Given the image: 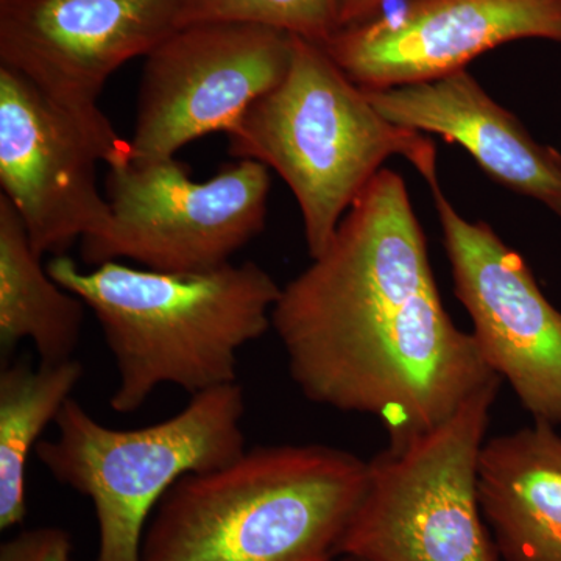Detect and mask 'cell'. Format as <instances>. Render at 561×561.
Returning <instances> with one entry per match:
<instances>
[{
  "label": "cell",
  "mask_w": 561,
  "mask_h": 561,
  "mask_svg": "<svg viewBox=\"0 0 561 561\" xmlns=\"http://www.w3.org/2000/svg\"><path fill=\"white\" fill-rule=\"evenodd\" d=\"M272 328L302 397L373 416L389 445L434 430L501 379L443 308L408 187L389 169L280 289Z\"/></svg>",
  "instance_id": "6da1fadb"
},
{
  "label": "cell",
  "mask_w": 561,
  "mask_h": 561,
  "mask_svg": "<svg viewBox=\"0 0 561 561\" xmlns=\"http://www.w3.org/2000/svg\"><path fill=\"white\" fill-rule=\"evenodd\" d=\"M47 272L101 324L116 364L110 405L138 411L164 383L191 394L238 382L239 351L272 328L280 289L254 262L165 273L105 262L81 271L54 256Z\"/></svg>",
  "instance_id": "7a4b0ae2"
},
{
  "label": "cell",
  "mask_w": 561,
  "mask_h": 561,
  "mask_svg": "<svg viewBox=\"0 0 561 561\" xmlns=\"http://www.w3.org/2000/svg\"><path fill=\"white\" fill-rule=\"evenodd\" d=\"M368 461L327 445L247 449L186 474L144 531L140 561H334Z\"/></svg>",
  "instance_id": "3957f363"
},
{
  "label": "cell",
  "mask_w": 561,
  "mask_h": 561,
  "mask_svg": "<svg viewBox=\"0 0 561 561\" xmlns=\"http://www.w3.org/2000/svg\"><path fill=\"white\" fill-rule=\"evenodd\" d=\"M291 44L286 76L227 131L228 149L286 181L316 260L383 162L405 158L431 187L437 150L423 133L387 121L323 46L298 36Z\"/></svg>",
  "instance_id": "277c9868"
},
{
  "label": "cell",
  "mask_w": 561,
  "mask_h": 561,
  "mask_svg": "<svg viewBox=\"0 0 561 561\" xmlns=\"http://www.w3.org/2000/svg\"><path fill=\"white\" fill-rule=\"evenodd\" d=\"M243 415L238 382L192 394L171 419L131 431L111 430L69 398L54 423L57 440L39 442L35 451L58 482L94 505L95 561H140L144 531L173 483L247 451Z\"/></svg>",
  "instance_id": "5b68a950"
},
{
  "label": "cell",
  "mask_w": 561,
  "mask_h": 561,
  "mask_svg": "<svg viewBox=\"0 0 561 561\" xmlns=\"http://www.w3.org/2000/svg\"><path fill=\"white\" fill-rule=\"evenodd\" d=\"M501 379L434 430L368 460L339 559L501 561L479 504V457Z\"/></svg>",
  "instance_id": "8992f818"
},
{
  "label": "cell",
  "mask_w": 561,
  "mask_h": 561,
  "mask_svg": "<svg viewBox=\"0 0 561 561\" xmlns=\"http://www.w3.org/2000/svg\"><path fill=\"white\" fill-rule=\"evenodd\" d=\"M271 190V172L251 160L208 181L191 180L175 158L110 168V221L80 241L81 260L94 267L128 260L154 272L214 271L264 230Z\"/></svg>",
  "instance_id": "52a82bcc"
},
{
  "label": "cell",
  "mask_w": 561,
  "mask_h": 561,
  "mask_svg": "<svg viewBox=\"0 0 561 561\" xmlns=\"http://www.w3.org/2000/svg\"><path fill=\"white\" fill-rule=\"evenodd\" d=\"M183 0H0V66L77 122L108 168L133 161L99 108L110 77L179 28Z\"/></svg>",
  "instance_id": "ba28073f"
},
{
  "label": "cell",
  "mask_w": 561,
  "mask_h": 561,
  "mask_svg": "<svg viewBox=\"0 0 561 561\" xmlns=\"http://www.w3.org/2000/svg\"><path fill=\"white\" fill-rule=\"evenodd\" d=\"M291 35L243 22L176 28L146 57L133 162L169 160L232 125L289 69Z\"/></svg>",
  "instance_id": "9c48e42d"
},
{
  "label": "cell",
  "mask_w": 561,
  "mask_h": 561,
  "mask_svg": "<svg viewBox=\"0 0 561 561\" xmlns=\"http://www.w3.org/2000/svg\"><path fill=\"white\" fill-rule=\"evenodd\" d=\"M451 264L483 359L534 421L561 426V311L542 294L522 254L485 221H471L431 186Z\"/></svg>",
  "instance_id": "30bf717a"
},
{
  "label": "cell",
  "mask_w": 561,
  "mask_h": 561,
  "mask_svg": "<svg viewBox=\"0 0 561 561\" xmlns=\"http://www.w3.org/2000/svg\"><path fill=\"white\" fill-rule=\"evenodd\" d=\"M561 43V0H408L321 44L362 90L442 79L505 43Z\"/></svg>",
  "instance_id": "8fae6325"
},
{
  "label": "cell",
  "mask_w": 561,
  "mask_h": 561,
  "mask_svg": "<svg viewBox=\"0 0 561 561\" xmlns=\"http://www.w3.org/2000/svg\"><path fill=\"white\" fill-rule=\"evenodd\" d=\"M101 151L77 122L16 70L0 66V184L38 256H62L105 230Z\"/></svg>",
  "instance_id": "7c38bea8"
},
{
  "label": "cell",
  "mask_w": 561,
  "mask_h": 561,
  "mask_svg": "<svg viewBox=\"0 0 561 561\" xmlns=\"http://www.w3.org/2000/svg\"><path fill=\"white\" fill-rule=\"evenodd\" d=\"M364 91L391 124L457 144L496 183L561 217L560 151L531 138L467 69L437 80Z\"/></svg>",
  "instance_id": "4fadbf2b"
},
{
  "label": "cell",
  "mask_w": 561,
  "mask_h": 561,
  "mask_svg": "<svg viewBox=\"0 0 561 561\" xmlns=\"http://www.w3.org/2000/svg\"><path fill=\"white\" fill-rule=\"evenodd\" d=\"M479 504L501 561H561V434L552 424L483 445Z\"/></svg>",
  "instance_id": "5bb4252c"
},
{
  "label": "cell",
  "mask_w": 561,
  "mask_h": 561,
  "mask_svg": "<svg viewBox=\"0 0 561 561\" xmlns=\"http://www.w3.org/2000/svg\"><path fill=\"white\" fill-rule=\"evenodd\" d=\"M87 305L62 289L33 250L20 214L0 195V346L31 341L44 364L72 359Z\"/></svg>",
  "instance_id": "9a60e30c"
},
{
  "label": "cell",
  "mask_w": 561,
  "mask_h": 561,
  "mask_svg": "<svg viewBox=\"0 0 561 561\" xmlns=\"http://www.w3.org/2000/svg\"><path fill=\"white\" fill-rule=\"evenodd\" d=\"M80 360H20L0 375V529L20 526L27 515L25 463L41 435L55 423L62 405L83 378Z\"/></svg>",
  "instance_id": "2e32d148"
},
{
  "label": "cell",
  "mask_w": 561,
  "mask_h": 561,
  "mask_svg": "<svg viewBox=\"0 0 561 561\" xmlns=\"http://www.w3.org/2000/svg\"><path fill=\"white\" fill-rule=\"evenodd\" d=\"M206 22L264 25L321 46L339 31V0H183L179 28Z\"/></svg>",
  "instance_id": "e0dca14e"
},
{
  "label": "cell",
  "mask_w": 561,
  "mask_h": 561,
  "mask_svg": "<svg viewBox=\"0 0 561 561\" xmlns=\"http://www.w3.org/2000/svg\"><path fill=\"white\" fill-rule=\"evenodd\" d=\"M73 541L61 527L24 530L0 546V561H70Z\"/></svg>",
  "instance_id": "ac0fdd59"
},
{
  "label": "cell",
  "mask_w": 561,
  "mask_h": 561,
  "mask_svg": "<svg viewBox=\"0 0 561 561\" xmlns=\"http://www.w3.org/2000/svg\"><path fill=\"white\" fill-rule=\"evenodd\" d=\"M390 0H339V31L362 24L383 13Z\"/></svg>",
  "instance_id": "d6986e66"
},
{
  "label": "cell",
  "mask_w": 561,
  "mask_h": 561,
  "mask_svg": "<svg viewBox=\"0 0 561 561\" xmlns=\"http://www.w3.org/2000/svg\"><path fill=\"white\" fill-rule=\"evenodd\" d=\"M341 561H359V560H354V559H341Z\"/></svg>",
  "instance_id": "ffe728a7"
}]
</instances>
